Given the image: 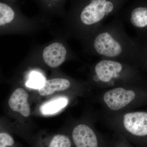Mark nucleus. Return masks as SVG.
Here are the masks:
<instances>
[{
    "instance_id": "nucleus-12",
    "label": "nucleus",
    "mask_w": 147,
    "mask_h": 147,
    "mask_svg": "<svg viewBox=\"0 0 147 147\" xmlns=\"http://www.w3.org/2000/svg\"><path fill=\"white\" fill-rule=\"evenodd\" d=\"M46 147H71V140L63 134H58L53 136L45 143Z\"/></svg>"
},
{
    "instance_id": "nucleus-10",
    "label": "nucleus",
    "mask_w": 147,
    "mask_h": 147,
    "mask_svg": "<svg viewBox=\"0 0 147 147\" xmlns=\"http://www.w3.org/2000/svg\"><path fill=\"white\" fill-rule=\"evenodd\" d=\"M71 84L67 79L56 78L45 81L41 88L38 89V92L42 96L50 95L56 91H63L67 89Z\"/></svg>"
},
{
    "instance_id": "nucleus-16",
    "label": "nucleus",
    "mask_w": 147,
    "mask_h": 147,
    "mask_svg": "<svg viewBox=\"0 0 147 147\" xmlns=\"http://www.w3.org/2000/svg\"><path fill=\"white\" fill-rule=\"evenodd\" d=\"M55 1H57V0H55Z\"/></svg>"
},
{
    "instance_id": "nucleus-3",
    "label": "nucleus",
    "mask_w": 147,
    "mask_h": 147,
    "mask_svg": "<svg viewBox=\"0 0 147 147\" xmlns=\"http://www.w3.org/2000/svg\"><path fill=\"white\" fill-rule=\"evenodd\" d=\"M126 63L120 61L102 59L95 65V74L93 79L95 82L103 83H112L115 80L120 79L125 76L129 69Z\"/></svg>"
},
{
    "instance_id": "nucleus-15",
    "label": "nucleus",
    "mask_w": 147,
    "mask_h": 147,
    "mask_svg": "<svg viewBox=\"0 0 147 147\" xmlns=\"http://www.w3.org/2000/svg\"><path fill=\"white\" fill-rule=\"evenodd\" d=\"M15 141L11 135L6 132L0 134V147H14Z\"/></svg>"
},
{
    "instance_id": "nucleus-4",
    "label": "nucleus",
    "mask_w": 147,
    "mask_h": 147,
    "mask_svg": "<svg viewBox=\"0 0 147 147\" xmlns=\"http://www.w3.org/2000/svg\"><path fill=\"white\" fill-rule=\"evenodd\" d=\"M135 93L131 90L117 88L105 93L103 100L108 108L113 110H118L125 107L134 100Z\"/></svg>"
},
{
    "instance_id": "nucleus-5",
    "label": "nucleus",
    "mask_w": 147,
    "mask_h": 147,
    "mask_svg": "<svg viewBox=\"0 0 147 147\" xmlns=\"http://www.w3.org/2000/svg\"><path fill=\"white\" fill-rule=\"evenodd\" d=\"M125 128L137 137L147 136V113L137 112L127 113L123 117Z\"/></svg>"
},
{
    "instance_id": "nucleus-8",
    "label": "nucleus",
    "mask_w": 147,
    "mask_h": 147,
    "mask_svg": "<svg viewBox=\"0 0 147 147\" xmlns=\"http://www.w3.org/2000/svg\"><path fill=\"white\" fill-rule=\"evenodd\" d=\"M28 94L22 88L16 89L11 95L8 104L11 109L18 112L24 117H28L30 114V108L28 102Z\"/></svg>"
},
{
    "instance_id": "nucleus-7",
    "label": "nucleus",
    "mask_w": 147,
    "mask_h": 147,
    "mask_svg": "<svg viewBox=\"0 0 147 147\" xmlns=\"http://www.w3.org/2000/svg\"><path fill=\"white\" fill-rule=\"evenodd\" d=\"M65 47L60 42H54L45 47L43 50V60L51 67H57L63 63L66 57Z\"/></svg>"
},
{
    "instance_id": "nucleus-9",
    "label": "nucleus",
    "mask_w": 147,
    "mask_h": 147,
    "mask_svg": "<svg viewBox=\"0 0 147 147\" xmlns=\"http://www.w3.org/2000/svg\"><path fill=\"white\" fill-rule=\"evenodd\" d=\"M127 20L129 24L138 33L147 29V7L139 6L132 9Z\"/></svg>"
},
{
    "instance_id": "nucleus-13",
    "label": "nucleus",
    "mask_w": 147,
    "mask_h": 147,
    "mask_svg": "<svg viewBox=\"0 0 147 147\" xmlns=\"http://www.w3.org/2000/svg\"><path fill=\"white\" fill-rule=\"evenodd\" d=\"M14 15V11L10 6L4 3H0V26L10 23Z\"/></svg>"
},
{
    "instance_id": "nucleus-1",
    "label": "nucleus",
    "mask_w": 147,
    "mask_h": 147,
    "mask_svg": "<svg viewBox=\"0 0 147 147\" xmlns=\"http://www.w3.org/2000/svg\"><path fill=\"white\" fill-rule=\"evenodd\" d=\"M91 36L90 46L92 52L102 59L134 62L142 55L137 41L127 34L123 22L120 19L103 24Z\"/></svg>"
},
{
    "instance_id": "nucleus-6",
    "label": "nucleus",
    "mask_w": 147,
    "mask_h": 147,
    "mask_svg": "<svg viewBox=\"0 0 147 147\" xmlns=\"http://www.w3.org/2000/svg\"><path fill=\"white\" fill-rule=\"evenodd\" d=\"M72 139L76 147H98L96 134L86 125H79L74 127L72 132Z\"/></svg>"
},
{
    "instance_id": "nucleus-2",
    "label": "nucleus",
    "mask_w": 147,
    "mask_h": 147,
    "mask_svg": "<svg viewBox=\"0 0 147 147\" xmlns=\"http://www.w3.org/2000/svg\"><path fill=\"white\" fill-rule=\"evenodd\" d=\"M114 2L111 0H91L82 9L79 16L80 24L88 28L92 34L108 16L115 9Z\"/></svg>"
},
{
    "instance_id": "nucleus-11",
    "label": "nucleus",
    "mask_w": 147,
    "mask_h": 147,
    "mask_svg": "<svg viewBox=\"0 0 147 147\" xmlns=\"http://www.w3.org/2000/svg\"><path fill=\"white\" fill-rule=\"evenodd\" d=\"M68 102L67 98H58L42 105L40 107V112L43 115L55 114L65 107Z\"/></svg>"
},
{
    "instance_id": "nucleus-14",
    "label": "nucleus",
    "mask_w": 147,
    "mask_h": 147,
    "mask_svg": "<svg viewBox=\"0 0 147 147\" xmlns=\"http://www.w3.org/2000/svg\"><path fill=\"white\" fill-rule=\"evenodd\" d=\"M45 79L40 73L37 72H33L31 74L30 79L27 82V87L33 89H38L42 86L45 83Z\"/></svg>"
}]
</instances>
